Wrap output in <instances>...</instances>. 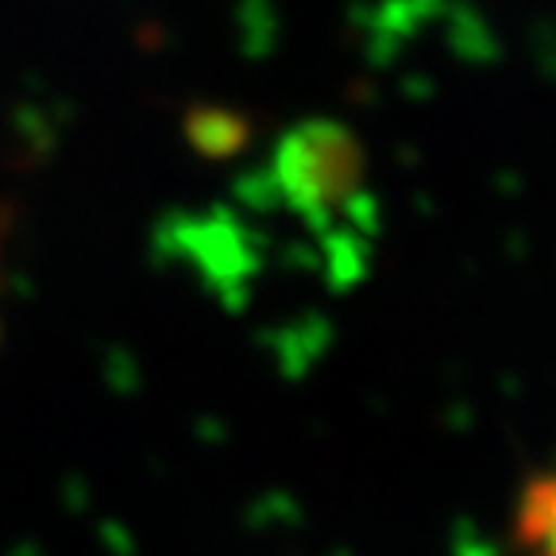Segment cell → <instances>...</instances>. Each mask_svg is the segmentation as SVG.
<instances>
[{
	"mask_svg": "<svg viewBox=\"0 0 556 556\" xmlns=\"http://www.w3.org/2000/svg\"><path fill=\"white\" fill-rule=\"evenodd\" d=\"M275 190L298 217L325 225L348 217L364 201L367 151L352 128L337 121H302L278 139Z\"/></svg>",
	"mask_w": 556,
	"mask_h": 556,
	"instance_id": "1",
	"label": "cell"
},
{
	"mask_svg": "<svg viewBox=\"0 0 556 556\" xmlns=\"http://www.w3.org/2000/svg\"><path fill=\"white\" fill-rule=\"evenodd\" d=\"M252 116L228 104H198L186 113V139L205 159H232L252 143Z\"/></svg>",
	"mask_w": 556,
	"mask_h": 556,
	"instance_id": "2",
	"label": "cell"
}]
</instances>
